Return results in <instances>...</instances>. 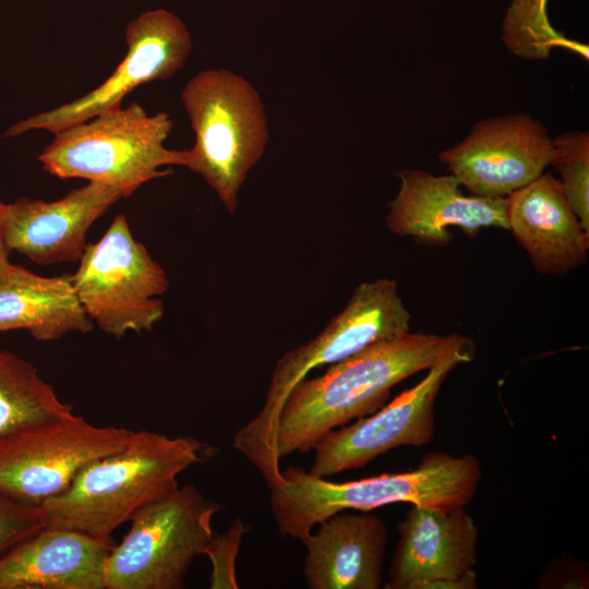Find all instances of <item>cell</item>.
Wrapping results in <instances>:
<instances>
[{
	"label": "cell",
	"mask_w": 589,
	"mask_h": 589,
	"mask_svg": "<svg viewBox=\"0 0 589 589\" xmlns=\"http://www.w3.org/2000/svg\"><path fill=\"white\" fill-rule=\"evenodd\" d=\"M302 543L311 589H378L387 527L371 510H341L317 525Z\"/></svg>",
	"instance_id": "obj_18"
},
{
	"label": "cell",
	"mask_w": 589,
	"mask_h": 589,
	"mask_svg": "<svg viewBox=\"0 0 589 589\" xmlns=\"http://www.w3.org/2000/svg\"><path fill=\"white\" fill-rule=\"evenodd\" d=\"M385 223L390 232L411 237L428 247L444 248L453 240L450 227L473 237L484 228L508 230L506 197L465 195L453 175L434 176L402 169Z\"/></svg>",
	"instance_id": "obj_14"
},
{
	"label": "cell",
	"mask_w": 589,
	"mask_h": 589,
	"mask_svg": "<svg viewBox=\"0 0 589 589\" xmlns=\"http://www.w3.org/2000/svg\"><path fill=\"white\" fill-rule=\"evenodd\" d=\"M473 342L440 359L414 386L375 412L327 432L314 445L312 476L326 478L366 466L400 446L422 447L434 435V406L443 382L459 364L472 361Z\"/></svg>",
	"instance_id": "obj_10"
},
{
	"label": "cell",
	"mask_w": 589,
	"mask_h": 589,
	"mask_svg": "<svg viewBox=\"0 0 589 589\" xmlns=\"http://www.w3.org/2000/svg\"><path fill=\"white\" fill-rule=\"evenodd\" d=\"M127 53L106 81L82 97L11 125L3 136L32 130L56 133L121 106L136 87L171 77L191 50V35L175 14L157 9L144 12L125 27Z\"/></svg>",
	"instance_id": "obj_11"
},
{
	"label": "cell",
	"mask_w": 589,
	"mask_h": 589,
	"mask_svg": "<svg viewBox=\"0 0 589 589\" xmlns=\"http://www.w3.org/2000/svg\"><path fill=\"white\" fill-rule=\"evenodd\" d=\"M113 545L112 539L44 527L0 554V589H104Z\"/></svg>",
	"instance_id": "obj_17"
},
{
	"label": "cell",
	"mask_w": 589,
	"mask_h": 589,
	"mask_svg": "<svg viewBox=\"0 0 589 589\" xmlns=\"http://www.w3.org/2000/svg\"><path fill=\"white\" fill-rule=\"evenodd\" d=\"M552 156L553 143L544 125L515 113L479 121L438 159L470 194L506 197L540 177Z\"/></svg>",
	"instance_id": "obj_12"
},
{
	"label": "cell",
	"mask_w": 589,
	"mask_h": 589,
	"mask_svg": "<svg viewBox=\"0 0 589 589\" xmlns=\"http://www.w3.org/2000/svg\"><path fill=\"white\" fill-rule=\"evenodd\" d=\"M181 100L195 136L184 167L199 173L232 214L238 192L268 141L260 94L243 76L209 69L187 82Z\"/></svg>",
	"instance_id": "obj_6"
},
{
	"label": "cell",
	"mask_w": 589,
	"mask_h": 589,
	"mask_svg": "<svg viewBox=\"0 0 589 589\" xmlns=\"http://www.w3.org/2000/svg\"><path fill=\"white\" fill-rule=\"evenodd\" d=\"M508 230L527 252L533 268L564 276L587 260V232L552 172L506 196Z\"/></svg>",
	"instance_id": "obj_16"
},
{
	"label": "cell",
	"mask_w": 589,
	"mask_h": 589,
	"mask_svg": "<svg viewBox=\"0 0 589 589\" xmlns=\"http://www.w3.org/2000/svg\"><path fill=\"white\" fill-rule=\"evenodd\" d=\"M470 344L469 337L459 334L409 332L330 364L322 375L306 376L281 407L275 438L277 458L313 449L327 432L382 408L398 383Z\"/></svg>",
	"instance_id": "obj_1"
},
{
	"label": "cell",
	"mask_w": 589,
	"mask_h": 589,
	"mask_svg": "<svg viewBox=\"0 0 589 589\" xmlns=\"http://www.w3.org/2000/svg\"><path fill=\"white\" fill-rule=\"evenodd\" d=\"M134 431L98 426L74 413L0 435V494L39 506L86 465L128 445Z\"/></svg>",
	"instance_id": "obj_9"
},
{
	"label": "cell",
	"mask_w": 589,
	"mask_h": 589,
	"mask_svg": "<svg viewBox=\"0 0 589 589\" xmlns=\"http://www.w3.org/2000/svg\"><path fill=\"white\" fill-rule=\"evenodd\" d=\"M172 125L168 113L132 103L56 132L38 160L55 177L105 183L127 199L169 175L164 167L184 166L187 151L165 146Z\"/></svg>",
	"instance_id": "obj_5"
},
{
	"label": "cell",
	"mask_w": 589,
	"mask_h": 589,
	"mask_svg": "<svg viewBox=\"0 0 589 589\" xmlns=\"http://www.w3.org/2000/svg\"><path fill=\"white\" fill-rule=\"evenodd\" d=\"M245 524L235 518L228 529L214 533L203 550L212 563L211 589H237L236 560L242 537L247 533Z\"/></svg>",
	"instance_id": "obj_22"
},
{
	"label": "cell",
	"mask_w": 589,
	"mask_h": 589,
	"mask_svg": "<svg viewBox=\"0 0 589 589\" xmlns=\"http://www.w3.org/2000/svg\"><path fill=\"white\" fill-rule=\"evenodd\" d=\"M71 279L92 322L118 339L130 330H152L164 315L158 297L169 287L167 275L133 238L123 214L86 245Z\"/></svg>",
	"instance_id": "obj_8"
},
{
	"label": "cell",
	"mask_w": 589,
	"mask_h": 589,
	"mask_svg": "<svg viewBox=\"0 0 589 589\" xmlns=\"http://www.w3.org/2000/svg\"><path fill=\"white\" fill-rule=\"evenodd\" d=\"M216 453L192 436L134 432L125 447L86 465L63 492L39 505L45 527L112 539L140 508L176 490L181 472Z\"/></svg>",
	"instance_id": "obj_2"
},
{
	"label": "cell",
	"mask_w": 589,
	"mask_h": 589,
	"mask_svg": "<svg viewBox=\"0 0 589 589\" xmlns=\"http://www.w3.org/2000/svg\"><path fill=\"white\" fill-rule=\"evenodd\" d=\"M481 478L477 456L444 452L426 454L406 472L340 483L289 467L271 489V509L279 533L302 542L315 526L341 510H372L394 503L443 509L465 506Z\"/></svg>",
	"instance_id": "obj_3"
},
{
	"label": "cell",
	"mask_w": 589,
	"mask_h": 589,
	"mask_svg": "<svg viewBox=\"0 0 589 589\" xmlns=\"http://www.w3.org/2000/svg\"><path fill=\"white\" fill-rule=\"evenodd\" d=\"M45 527L40 506L0 494V554Z\"/></svg>",
	"instance_id": "obj_23"
},
{
	"label": "cell",
	"mask_w": 589,
	"mask_h": 589,
	"mask_svg": "<svg viewBox=\"0 0 589 589\" xmlns=\"http://www.w3.org/2000/svg\"><path fill=\"white\" fill-rule=\"evenodd\" d=\"M26 329L37 340H57L69 333H87L86 314L71 276H40L11 265L0 277V332Z\"/></svg>",
	"instance_id": "obj_19"
},
{
	"label": "cell",
	"mask_w": 589,
	"mask_h": 589,
	"mask_svg": "<svg viewBox=\"0 0 589 589\" xmlns=\"http://www.w3.org/2000/svg\"><path fill=\"white\" fill-rule=\"evenodd\" d=\"M4 203L0 201V277L11 267L9 253L11 252L4 237L3 212Z\"/></svg>",
	"instance_id": "obj_24"
},
{
	"label": "cell",
	"mask_w": 589,
	"mask_h": 589,
	"mask_svg": "<svg viewBox=\"0 0 589 589\" xmlns=\"http://www.w3.org/2000/svg\"><path fill=\"white\" fill-rule=\"evenodd\" d=\"M72 413L33 363L0 349V435Z\"/></svg>",
	"instance_id": "obj_20"
},
{
	"label": "cell",
	"mask_w": 589,
	"mask_h": 589,
	"mask_svg": "<svg viewBox=\"0 0 589 589\" xmlns=\"http://www.w3.org/2000/svg\"><path fill=\"white\" fill-rule=\"evenodd\" d=\"M219 504L194 485L178 486L140 508L104 567V589H181L214 534Z\"/></svg>",
	"instance_id": "obj_7"
},
{
	"label": "cell",
	"mask_w": 589,
	"mask_h": 589,
	"mask_svg": "<svg viewBox=\"0 0 589 589\" xmlns=\"http://www.w3.org/2000/svg\"><path fill=\"white\" fill-rule=\"evenodd\" d=\"M550 166L582 228L589 232V134L569 131L554 139Z\"/></svg>",
	"instance_id": "obj_21"
},
{
	"label": "cell",
	"mask_w": 589,
	"mask_h": 589,
	"mask_svg": "<svg viewBox=\"0 0 589 589\" xmlns=\"http://www.w3.org/2000/svg\"><path fill=\"white\" fill-rule=\"evenodd\" d=\"M411 315L397 283L390 278L363 281L345 308L306 344L281 356L272 372L259 413L233 436L232 446L263 476L271 490L280 479L276 428L290 390L313 370L334 364L380 341L410 332Z\"/></svg>",
	"instance_id": "obj_4"
},
{
	"label": "cell",
	"mask_w": 589,
	"mask_h": 589,
	"mask_svg": "<svg viewBox=\"0 0 589 589\" xmlns=\"http://www.w3.org/2000/svg\"><path fill=\"white\" fill-rule=\"evenodd\" d=\"M385 589H474L478 528L465 506L410 504Z\"/></svg>",
	"instance_id": "obj_13"
},
{
	"label": "cell",
	"mask_w": 589,
	"mask_h": 589,
	"mask_svg": "<svg viewBox=\"0 0 589 589\" xmlns=\"http://www.w3.org/2000/svg\"><path fill=\"white\" fill-rule=\"evenodd\" d=\"M121 199L118 189L95 181L52 202L20 197L4 205L7 244L40 265L77 262L91 226Z\"/></svg>",
	"instance_id": "obj_15"
}]
</instances>
